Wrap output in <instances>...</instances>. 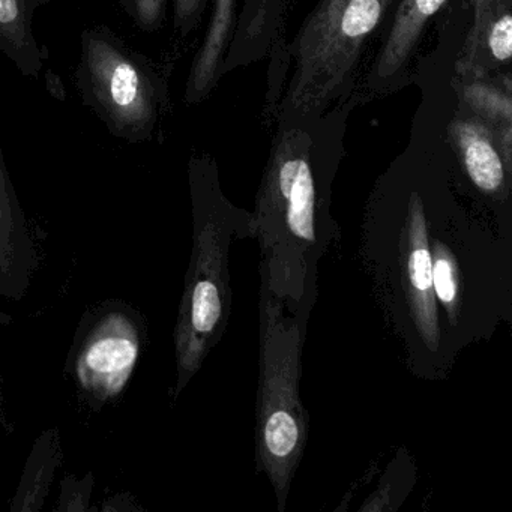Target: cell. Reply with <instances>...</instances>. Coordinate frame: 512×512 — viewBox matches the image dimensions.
Returning a JSON list of instances; mask_svg holds the SVG:
<instances>
[{
	"label": "cell",
	"instance_id": "cell-1",
	"mask_svg": "<svg viewBox=\"0 0 512 512\" xmlns=\"http://www.w3.org/2000/svg\"><path fill=\"white\" fill-rule=\"evenodd\" d=\"M359 265L404 367L442 382L470 346L512 320V233L484 209L407 188L374 199Z\"/></svg>",
	"mask_w": 512,
	"mask_h": 512
},
{
	"label": "cell",
	"instance_id": "cell-2",
	"mask_svg": "<svg viewBox=\"0 0 512 512\" xmlns=\"http://www.w3.org/2000/svg\"><path fill=\"white\" fill-rule=\"evenodd\" d=\"M272 148L253 214L260 283L308 326L319 296V265L340 239L325 176L308 134L286 125Z\"/></svg>",
	"mask_w": 512,
	"mask_h": 512
},
{
	"label": "cell",
	"instance_id": "cell-3",
	"mask_svg": "<svg viewBox=\"0 0 512 512\" xmlns=\"http://www.w3.org/2000/svg\"><path fill=\"white\" fill-rule=\"evenodd\" d=\"M193 247L176 317V380L172 404L202 370L209 353L223 340L232 311L230 250L253 238V214L236 208L221 193L205 166L190 170Z\"/></svg>",
	"mask_w": 512,
	"mask_h": 512
},
{
	"label": "cell",
	"instance_id": "cell-4",
	"mask_svg": "<svg viewBox=\"0 0 512 512\" xmlns=\"http://www.w3.org/2000/svg\"><path fill=\"white\" fill-rule=\"evenodd\" d=\"M259 388L256 403V469L268 478L284 512L310 437V415L301 400L302 325L260 283Z\"/></svg>",
	"mask_w": 512,
	"mask_h": 512
},
{
	"label": "cell",
	"instance_id": "cell-5",
	"mask_svg": "<svg viewBox=\"0 0 512 512\" xmlns=\"http://www.w3.org/2000/svg\"><path fill=\"white\" fill-rule=\"evenodd\" d=\"M391 0H319L292 46V73L284 89L281 122L319 118L353 82L365 44Z\"/></svg>",
	"mask_w": 512,
	"mask_h": 512
},
{
	"label": "cell",
	"instance_id": "cell-6",
	"mask_svg": "<svg viewBox=\"0 0 512 512\" xmlns=\"http://www.w3.org/2000/svg\"><path fill=\"white\" fill-rule=\"evenodd\" d=\"M83 104L112 136L151 142L167 106V86L158 65L128 46L107 26L85 29L74 74Z\"/></svg>",
	"mask_w": 512,
	"mask_h": 512
},
{
	"label": "cell",
	"instance_id": "cell-7",
	"mask_svg": "<svg viewBox=\"0 0 512 512\" xmlns=\"http://www.w3.org/2000/svg\"><path fill=\"white\" fill-rule=\"evenodd\" d=\"M148 347V322L128 302L107 299L80 319L65 362L82 400L94 410L124 395Z\"/></svg>",
	"mask_w": 512,
	"mask_h": 512
},
{
	"label": "cell",
	"instance_id": "cell-8",
	"mask_svg": "<svg viewBox=\"0 0 512 512\" xmlns=\"http://www.w3.org/2000/svg\"><path fill=\"white\" fill-rule=\"evenodd\" d=\"M287 0H214L205 38L194 56L185 101L205 100L218 80L271 49Z\"/></svg>",
	"mask_w": 512,
	"mask_h": 512
},
{
	"label": "cell",
	"instance_id": "cell-9",
	"mask_svg": "<svg viewBox=\"0 0 512 512\" xmlns=\"http://www.w3.org/2000/svg\"><path fill=\"white\" fill-rule=\"evenodd\" d=\"M451 137L481 208L505 232L512 233L511 175L506 172L493 131L476 119H457L452 122Z\"/></svg>",
	"mask_w": 512,
	"mask_h": 512
},
{
	"label": "cell",
	"instance_id": "cell-10",
	"mask_svg": "<svg viewBox=\"0 0 512 512\" xmlns=\"http://www.w3.org/2000/svg\"><path fill=\"white\" fill-rule=\"evenodd\" d=\"M38 269V254L0 146V296L20 302Z\"/></svg>",
	"mask_w": 512,
	"mask_h": 512
},
{
	"label": "cell",
	"instance_id": "cell-11",
	"mask_svg": "<svg viewBox=\"0 0 512 512\" xmlns=\"http://www.w3.org/2000/svg\"><path fill=\"white\" fill-rule=\"evenodd\" d=\"M446 2L448 0H401L385 43L374 61L371 85L380 88L406 68L418 49L425 26Z\"/></svg>",
	"mask_w": 512,
	"mask_h": 512
},
{
	"label": "cell",
	"instance_id": "cell-12",
	"mask_svg": "<svg viewBox=\"0 0 512 512\" xmlns=\"http://www.w3.org/2000/svg\"><path fill=\"white\" fill-rule=\"evenodd\" d=\"M52 0H0V52L26 77L43 73L47 50L34 34V19Z\"/></svg>",
	"mask_w": 512,
	"mask_h": 512
},
{
	"label": "cell",
	"instance_id": "cell-13",
	"mask_svg": "<svg viewBox=\"0 0 512 512\" xmlns=\"http://www.w3.org/2000/svg\"><path fill=\"white\" fill-rule=\"evenodd\" d=\"M61 430L47 428L35 439L26 458L17 491L10 502L11 512H40L52 491L53 479L62 466Z\"/></svg>",
	"mask_w": 512,
	"mask_h": 512
},
{
	"label": "cell",
	"instance_id": "cell-14",
	"mask_svg": "<svg viewBox=\"0 0 512 512\" xmlns=\"http://www.w3.org/2000/svg\"><path fill=\"white\" fill-rule=\"evenodd\" d=\"M416 481V464L406 449H400L388 466L377 490L359 511H394L412 491Z\"/></svg>",
	"mask_w": 512,
	"mask_h": 512
},
{
	"label": "cell",
	"instance_id": "cell-15",
	"mask_svg": "<svg viewBox=\"0 0 512 512\" xmlns=\"http://www.w3.org/2000/svg\"><path fill=\"white\" fill-rule=\"evenodd\" d=\"M488 55L493 67L508 64L512 55L511 10L496 14L488 23L473 55L464 64L458 65L461 76H479V62Z\"/></svg>",
	"mask_w": 512,
	"mask_h": 512
},
{
	"label": "cell",
	"instance_id": "cell-16",
	"mask_svg": "<svg viewBox=\"0 0 512 512\" xmlns=\"http://www.w3.org/2000/svg\"><path fill=\"white\" fill-rule=\"evenodd\" d=\"M464 101L481 118L505 127L512 125V100L509 92L485 83L473 82L464 88Z\"/></svg>",
	"mask_w": 512,
	"mask_h": 512
},
{
	"label": "cell",
	"instance_id": "cell-17",
	"mask_svg": "<svg viewBox=\"0 0 512 512\" xmlns=\"http://www.w3.org/2000/svg\"><path fill=\"white\" fill-rule=\"evenodd\" d=\"M95 476L89 472L83 478H76L73 475H67L61 482V496H59L58 505L55 506L56 512H86L92 511L91 499L94 494Z\"/></svg>",
	"mask_w": 512,
	"mask_h": 512
},
{
	"label": "cell",
	"instance_id": "cell-18",
	"mask_svg": "<svg viewBox=\"0 0 512 512\" xmlns=\"http://www.w3.org/2000/svg\"><path fill=\"white\" fill-rule=\"evenodd\" d=\"M472 4V28H470L469 35H467L463 58L458 61V65L464 64L473 55L490 20L502 11L511 10V0H472Z\"/></svg>",
	"mask_w": 512,
	"mask_h": 512
},
{
	"label": "cell",
	"instance_id": "cell-19",
	"mask_svg": "<svg viewBox=\"0 0 512 512\" xmlns=\"http://www.w3.org/2000/svg\"><path fill=\"white\" fill-rule=\"evenodd\" d=\"M118 4L143 32L158 31L166 19L167 0H118Z\"/></svg>",
	"mask_w": 512,
	"mask_h": 512
},
{
	"label": "cell",
	"instance_id": "cell-20",
	"mask_svg": "<svg viewBox=\"0 0 512 512\" xmlns=\"http://www.w3.org/2000/svg\"><path fill=\"white\" fill-rule=\"evenodd\" d=\"M205 4L206 0H175L173 2V25L182 38L196 28Z\"/></svg>",
	"mask_w": 512,
	"mask_h": 512
},
{
	"label": "cell",
	"instance_id": "cell-21",
	"mask_svg": "<svg viewBox=\"0 0 512 512\" xmlns=\"http://www.w3.org/2000/svg\"><path fill=\"white\" fill-rule=\"evenodd\" d=\"M100 511L104 512H131L142 511V506L136 502L131 494L119 493L110 499L104 500L103 505L100 506Z\"/></svg>",
	"mask_w": 512,
	"mask_h": 512
},
{
	"label": "cell",
	"instance_id": "cell-22",
	"mask_svg": "<svg viewBox=\"0 0 512 512\" xmlns=\"http://www.w3.org/2000/svg\"><path fill=\"white\" fill-rule=\"evenodd\" d=\"M500 136L497 142L500 157H502L503 164H505L506 172L512 175V125H505L500 127Z\"/></svg>",
	"mask_w": 512,
	"mask_h": 512
},
{
	"label": "cell",
	"instance_id": "cell-23",
	"mask_svg": "<svg viewBox=\"0 0 512 512\" xmlns=\"http://www.w3.org/2000/svg\"><path fill=\"white\" fill-rule=\"evenodd\" d=\"M44 82H46L47 91L50 92L53 98L59 101L67 100V89H65L64 82H62L61 77L55 71H47L44 74Z\"/></svg>",
	"mask_w": 512,
	"mask_h": 512
},
{
	"label": "cell",
	"instance_id": "cell-24",
	"mask_svg": "<svg viewBox=\"0 0 512 512\" xmlns=\"http://www.w3.org/2000/svg\"><path fill=\"white\" fill-rule=\"evenodd\" d=\"M4 385V377L0 376V419H2V415H4Z\"/></svg>",
	"mask_w": 512,
	"mask_h": 512
},
{
	"label": "cell",
	"instance_id": "cell-25",
	"mask_svg": "<svg viewBox=\"0 0 512 512\" xmlns=\"http://www.w3.org/2000/svg\"><path fill=\"white\" fill-rule=\"evenodd\" d=\"M287 2H289V4H293V2H295V0H287Z\"/></svg>",
	"mask_w": 512,
	"mask_h": 512
}]
</instances>
